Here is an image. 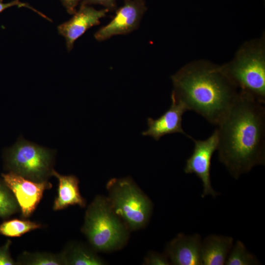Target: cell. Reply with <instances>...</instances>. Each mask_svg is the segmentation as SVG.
Segmentation results:
<instances>
[{
  "label": "cell",
  "mask_w": 265,
  "mask_h": 265,
  "mask_svg": "<svg viewBox=\"0 0 265 265\" xmlns=\"http://www.w3.org/2000/svg\"><path fill=\"white\" fill-rule=\"evenodd\" d=\"M239 94L217 124L220 161L236 179L265 163V107Z\"/></svg>",
  "instance_id": "obj_1"
},
{
  "label": "cell",
  "mask_w": 265,
  "mask_h": 265,
  "mask_svg": "<svg viewBox=\"0 0 265 265\" xmlns=\"http://www.w3.org/2000/svg\"><path fill=\"white\" fill-rule=\"evenodd\" d=\"M171 78V96L216 126L239 94L221 66L205 60L188 63Z\"/></svg>",
  "instance_id": "obj_2"
},
{
  "label": "cell",
  "mask_w": 265,
  "mask_h": 265,
  "mask_svg": "<svg viewBox=\"0 0 265 265\" xmlns=\"http://www.w3.org/2000/svg\"><path fill=\"white\" fill-rule=\"evenodd\" d=\"M222 69L239 92L265 103V37L245 42Z\"/></svg>",
  "instance_id": "obj_3"
},
{
  "label": "cell",
  "mask_w": 265,
  "mask_h": 265,
  "mask_svg": "<svg viewBox=\"0 0 265 265\" xmlns=\"http://www.w3.org/2000/svg\"><path fill=\"white\" fill-rule=\"evenodd\" d=\"M129 229L114 212L107 197H95L86 211L81 232L96 252L119 250L127 243Z\"/></svg>",
  "instance_id": "obj_4"
},
{
  "label": "cell",
  "mask_w": 265,
  "mask_h": 265,
  "mask_svg": "<svg viewBox=\"0 0 265 265\" xmlns=\"http://www.w3.org/2000/svg\"><path fill=\"white\" fill-rule=\"evenodd\" d=\"M106 188L114 212L129 230H139L147 225L152 212V203L131 177L112 178Z\"/></svg>",
  "instance_id": "obj_5"
},
{
  "label": "cell",
  "mask_w": 265,
  "mask_h": 265,
  "mask_svg": "<svg viewBox=\"0 0 265 265\" xmlns=\"http://www.w3.org/2000/svg\"><path fill=\"white\" fill-rule=\"evenodd\" d=\"M6 170L35 182L48 181L52 176L53 151L21 138L4 153Z\"/></svg>",
  "instance_id": "obj_6"
},
{
  "label": "cell",
  "mask_w": 265,
  "mask_h": 265,
  "mask_svg": "<svg viewBox=\"0 0 265 265\" xmlns=\"http://www.w3.org/2000/svg\"><path fill=\"white\" fill-rule=\"evenodd\" d=\"M191 139L194 141V147L191 155L186 161L184 171L186 174H195L202 181L203 186L202 197L207 195L214 197L219 193L211 186L210 170L212 155L218 147L217 129L206 139L196 140L193 138Z\"/></svg>",
  "instance_id": "obj_7"
},
{
  "label": "cell",
  "mask_w": 265,
  "mask_h": 265,
  "mask_svg": "<svg viewBox=\"0 0 265 265\" xmlns=\"http://www.w3.org/2000/svg\"><path fill=\"white\" fill-rule=\"evenodd\" d=\"M147 9L144 0H125L123 5L116 9L112 20L95 32V39L102 42L114 36L131 33L138 27Z\"/></svg>",
  "instance_id": "obj_8"
},
{
  "label": "cell",
  "mask_w": 265,
  "mask_h": 265,
  "mask_svg": "<svg viewBox=\"0 0 265 265\" xmlns=\"http://www.w3.org/2000/svg\"><path fill=\"white\" fill-rule=\"evenodd\" d=\"M3 181L13 193L23 218L30 217L36 209L46 189L52 188L48 181L35 182L12 172L2 174Z\"/></svg>",
  "instance_id": "obj_9"
},
{
  "label": "cell",
  "mask_w": 265,
  "mask_h": 265,
  "mask_svg": "<svg viewBox=\"0 0 265 265\" xmlns=\"http://www.w3.org/2000/svg\"><path fill=\"white\" fill-rule=\"evenodd\" d=\"M108 12L106 8L97 10L89 5H80L79 9L69 20L59 25L58 32L65 38L68 51L72 50L75 42L86 30L99 25L100 19Z\"/></svg>",
  "instance_id": "obj_10"
},
{
  "label": "cell",
  "mask_w": 265,
  "mask_h": 265,
  "mask_svg": "<svg viewBox=\"0 0 265 265\" xmlns=\"http://www.w3.org/2000/svg\"><path fill=\"white\" fill-rule=\"evenodd\" d=\"M202 239L198 234L186 235L179 233L168 243L165 254L174 265H201Z\"/></svg>",
  "instance_id": "obj_11"
},
{
  "label": "cell",
  "mask_w": 265,
  "mask_h": 265,
  "mask_svg": "<svg viewBox=\"0 0 265 265\" xmlns=\"http://www.w3.org/2000/svg\"><path fill=\"white\" fill-rule=\"evenodd\" d=\"M171 105L159 118L147 119L148 128L142 132V135L150 136L157 141L166 134L180 133L192 139L186 134L182 128V117L187 109L182 102L171 96Z\"/></svg>",
  "instance_id": "obj_12"
},
{
  "label": "cell",
  "mask_w": 265,
  "mask_h": 265,
  "mask_svg": "<svg viewBox=\"0 0 265 265\" xmlns=\"http://www.w3.org/2000/svg\"><path fill=\"white\" fill-rule=\"evenodd\" d=\"M52 176L58 181L57 196L53 206L54 211L61 210L72 205H78L81 208L86 207V201L80 193L79 180L77 177L60 175L54 169Z\"/></svg>",
  "instance_id": "obj_13"
},
{
  "label": "cell",
  "mask_w": 265,
  "mask_h": 265,
  "mask_svg": "<svg viewBox=\"0 0 265 265\" xmlns=\"http://www.w3.org/2000/svg\"><path fill=\"white\" fill-rule=\"evenodd\" d=\"M231 237L212 235L202 241L201 252L203 265H225L233 245Z\"/></svg>",
  "instance_id": "obj_14"
},
{
  "label": "cell",
  "mask_w": 265,
  "mask_h": 265,
  "mask_svg": "<svg viewBox=\"0 0 265 265\" xmlns=\"http://www.w3.org/2000/svg\"><path fill=\"white\" fill-rule=\"evenodd\" d=\"M65 265H103L106 262L91 247L80 242L71 241L61 252Z\"/></svg>",
  "instance_id": "obj_15"
},
{
  "label": "cell",
  "mask_w": 265,
  "mask_h": 265,
  "mask_svg": "<svg viewBox=\"0 0 265 265\" xmlns=\"http://www.w3.org/2000/svg\"><path fill=\"white\" fill-rule=\"evenodd\" d=\"M19 265H65L61 252L54 254L49 252L30 253L24 252L18 258Z\"/></svg>",
  "instance_id": "obj_16"
},
{
  "label": "cell",
  "mask_w": 265,
  "mask_h": 265,
  "mask_svg": "<svg viewBox=\"0 0 265 265\" xmlns=\"http://www.w3.org/2000/svg\"><path fill=\"white\" fill-rule=\"evenodd\" d=\"M42 227L41 224L28 220L13 219L0 224V235L12 238L19 237Z\"/></svg>",
  "instance_id": "obj_17"
},
{
  "label": "cell",
  "mask_w": 265,
  "mask_h": 265,
  "mask_svg": "<svg viewBox=\"0 0 265 265\" xmlns=\"http://www.w3.org/2000/svg\"><path fill=\"white\" fill-rule=\"evenodd\" d=\"M259 264L256 256L250 253L243 243L237 240L229 253L225 265H254Z\"/></svg>",
  "instance_id": "obj_18"
},
{
  "label": "cell",
  "mask_w": 265,
  "mask_h": 265,
  "mask_svg": "<svg viewBox=\"0 0 265 265\" xmlns=\"http://www.w3.org/2000/svg\"><path fill=\"white\" fill-rule=\"evenodd\" d=\"M20 208L13 193L3 181L0 180V217L5 218L19 211Z\"/></svg>",
  "instance_id": "obj_19"
},
{
  "label": "cell",
  "mask_w": 265,
  "mask_h": 265,
  "mask_svg": "<svg viewBox=\"0 0 265 265\" xmlns=\"http://www.w3.org/2000/svg\"><path fill=\"white\" fill-rule=\"evenodd\" d=\"M144 265H169L171 263L167 257L164 254L151 251L148 253L145 257Z\"/></svg>",
  "instance_id": "obj_20"
},
{
  "label": "cell",
  "mask_w": 265,
  "mask_h": 265,
  "mask_svg": "<svg viewBox=\"0 0 265 265\" xmlns=\"http://www.w3.org/2000/svg\"><path fill=\"white\" fill-rule=\"evenodd\" d=\"M11 241L7 240L6 243L0 247V265H19L18 262H15L11 258L9 248Z\"/></svg>",
  "instance_id": "obj_21"
},
{
  "label": "cell",
  "mask_w": 265,
  "mask_h": 265,
  "mask_svg": "<svg viewBox=\"0 0 265 265\" xmlns=\"http://www.w3.org/2000/svg\"><path fill=\"white\" fill-rule=\"evenodd\" d=\"M91 4H100L109 11L116 9V0H82L80 5H90Z\"/></svg>",
  "instance_id": "obj_22"
},
{
  "label": "cell",
  "mask_w": 265,
  "mask_h": 265,
  "mask_svg": "<svg viewBox=\"0 0 265 265\" xmlns=\"http://www.w3.org/2000/svg\"><path fill=\"white\" fill-rule=\"evenodd\" d=\"M15 6H17L18 7H25L29 8L30 9L33 10L34 12L37 13L38 14L42 16L44 18H45L46 19L49 20V19L44 14L41 13V12L35 9L29 4L26 3L21 2L19 0H13L11 1L6 3H4L2 1V0H0V13L7 8Z\"/></svg>",
  "instance_id": "obj_23"
},
{
  "label": "cell",
  "mask_w": 265,
  "mask_h": 265,
  "mask_svg": "<svg viewBox=\"0 0 265 265\" xmlns=\"http://www.w3.org/2000/svg\"><path fill=\"white\" fill-rule=\"evenodd\" d=\"M82 0H60L66 10L71 15L74 14L76 11V7Z\"/></svg>",
  "instance_id": "obj_24"
}]
</instances>
